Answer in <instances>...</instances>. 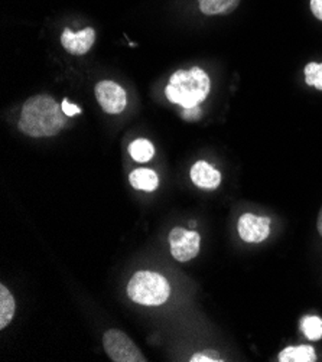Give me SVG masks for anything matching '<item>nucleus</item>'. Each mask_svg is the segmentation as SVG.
Returning <instances> with one entry per match:
<instances>
[{
  "instance_id": "obj_18",
  "label": "nucleus",
  "mask_w": 322,
  "mask_h": 362,
  "mask_svg": "<svg viewBox=\"0 0 322 362\" xmlns=\"http://www.w3.org/2000/svg\"><path fill=\"white\" fill-rule=\"evenodd\" d=\"M201 108L200 105H195V107H190V108H184V113H183V117L187 120V122H197L201 119Z\"/></svg>"
},
{
  "instance_id": "obj_21",
  "label": "nucleus",
  "mask_w": 322,
  "mask_h": 362,
  "mask_svg": "<svg viewBox=\"0 0 322 362\" xmlns=\"http://www.w3.org/2000/svg\"><path fill=\"white\" fill-rule=\"evenodd\" d=\"M316 228H318V233L321 234L322 237V206L319 209V214H318V220H316Z\"/></svg>"
},
{
  "instance_id": "obj_15",
  "label": "nucleus",
  "mask_w": 322,
  "mask_h": 362,
  "mask_svg": "<svg viewBox=\"0 0 322 362\" xmlns=\"http://www.w3.org/2000/svg\"><path fill=\"white\" fill-rule=\"evenodd\" d=\"M301 329L309 341L322 338V319L318 316H305L301 322Z\"/></svg>"
},
{
  "instance_id": "obj_2",
  "label": "nucleus",
  "mask_w": 322,
  "mask_h": 362,
  "mask_svg": "<svg viewBox=\"0 0 322 362\" xmlns=\"http://www.w3.org/2000/svg\"><path fill=\"white\" fill-rule=\"evenodd\" d=\"M209 77L198 66L180 69L171 77L165 94L171 103L190 108L200 105L209 93Z\"/></svg>"
},
{
  "instance_id": "obj_19",
  "label": "nucleus",
  "mask_w": 322,
  "mask_h": 362,
  "mask_svg": "<svg viewBox=\"0 0 322 362\" xmlns=\"http://www.w3.org/2000/svg\"><path fill=\"white\" fill-rule=\"evenodd\" d=\"M61 107H62V112H64L68 117H73V116L81 113V108H80L79 105L73 104V103H69L67 98L62 101Z\"/></svg>"
},
{
  "instance_id": "obj_8",
  "label": "nucleus",
  "mask_w": 322,
  "mask_h": 362,
  "mask_svg": "<svg viewBox=\"0 0 322 362\" xmlns=\"http://www.w3.org/2000/svg\"><path fill=\"white\" fill-rule=\"evenodd\" d=\"M96 42V32L93 28H84L80 32H73L65 28L61 35L62 48L73 55L87 54Z\"/></svg>"
},
{
  "instance_id": "obj_11",
  "label": "nucleus",
  "mask_w": 322,
  "mask_h": 362,
  "mask_svg": "<svg viewBox=\"0 0 322 362\" xmlns=\"http://www.w3.org/2000/svg\"><path fill=\"white\" fill-rule=\"evenodd\" d=\"M200 11L207 16L229 15L240 5V0H198Z\"/></svg>"
},
{
  "instance_id": "obj_3",
  "label": "nucleus",
  "mask_w": 322,
  "mask_h": 362,
  "mask_svg": "<svg viewBox=\"0 0 322 362\" xmlns=\"http://www.w3.org/2000/svg\"><path fill=\"white\" fill-rule=\"evenodd\" d=\"M127 295L139 305L159 306L171 296V286L159 273L137 272L127 284Z\"/></svg>"
},
{
  "instance_id": "obj_1",
  "label": "nucleus",
  "mask_w": 322,
  "mask_h": 362,
  "mask_svg": "<svg viewBox=\"0 0 322 362\" xmlns=\"http://www.w3.org/2000/svg\"><path fill=\"white\" fill-rule=\"evenodd\" d=\"M62 107L50 95L30 97L22 107L19 129L30 137H51L67 123Z\"/></svg>"
},
{
  "instance_id": "obj_9",
  "label": "nucleus",
  "mask_w": 322,
  "mask_h": 362,
  "mask_svg": "<svg viewBox=\"0 0 322 362\" xmlns=\"http://www.w3.org/2000/svg\"><path fill=\"white\" fill-rule=\"evenodd\" d=\"M191 179L201 189H216L222 182V175L209 163L200 160L191 168Z\"/></svg>"
},
{
  "instance_id": "obj_10",
  "label": "nucleus",
  "mask_w": 322,
  "mask_h": 362,
  "mask_svg": "<svg viewBox=\"0 0 322 362\" xmlns=\"http://www.w3.org/2000/svg\"><path fill=\"white\" fill-rule=\"evenodd\" d=\"M130 185L134 189H140V191H146V192H152L158 188L159 185V177L156 175L155 170L152 169H146V168H140V169H134L130 176Z\"/></svg>"
},
{
  "instance_id": "obj_20",
  "label": "nucleus",
  "mask_w": 322,
  "mask_h": 362,
  "mask_svg": "<svg viewBox=\"0 0 322 362\" xmlns=\"http://www.w3.org/2000/svg\"><path fill=\"white\" fill-rule=\"evenodd\" d=\"M311 11L314 16L319 21H322V0H311Z\"/></svg>"
},
{
  "instance_id": "obj_16",
  "label": "nucleus",
  "mask_w": 322,
  "mask_h": 362,
  "mask_svg": "<svg viewBox=\"0 0 322 362\" xmlns=\"http://www.w3.org/2000/svg\"><path fill=\"white\" fill-rule=\"evenodd\" d=\"M305 81L308 86L322 91V62H309L305 66Z\"/></svg>"
},
{
  "instance_id": "obj_5",
  "label": "nucleus",
  "mask_w": 322,
  "mask_h": 362,
  "mask_svg": "<svg viewBox=\"0 0 322 362\" xmlns=\"http://www.w3.org/2000/svg\"><path fill=\"white\" fill-rule=\"evenodd\" d=\"M200 234L184 228H173L169 233L171 255L175 260L185 263L192 260L200 252Z\"/></svg>"
},
{
  "instance_id": "obj_6",
  "label": "nucleus",
  "mask_w": 322,
  "mask_h": 362,
  "mask_svg": "<svg viewBox=\"0 0 322 362\" xmlns=\"http://www.w3.org/2000/svg\"><path fill=\"white\" fill-rule=\"evenodd\" d=\"M96 98L101 105L103 110L109 115H119L122 113L126 104L127 97L126 91L113 81H101L94 88Z\"/></svg>"
},
{
  "instance_id": "obj_17",
  "label": "nucleus",
  "mask_w": 322,
  "mask_h": 362,
  "mask_svg": "<svg viewBox=\"0 0 322 362\" xmlns=\"http://www.w3.org/2000/svg\"><path fill=\"white\" fill-rule=\"evenodd\" d=\"M190 361H191V362H219V361H222V359H220V355H219L217 351H214V349H205V351H201V352L194 354Z\"/></svg>"
},
{
  "instance_id": "obj_4",
  "label": "nucleus",
  "mask_w": 322,
  "mask_h": 362,
  "mask_svg": "<svg viewBox=\"0 0 322 362\" xmlns=\"http://www.w3.org/2000/svg\"><path fill=\"white\" fill-rule=\"evenodd\" d=\"M103 345L105 354L115 362H146L133 341L119 329H110L103 335Z\"/></svg>"
},
{
  "instance_id": "obj_14",
  "label": "nucleus",
  "mask_w": 322,
  "mask_h": 362,
  "mask_svg": "<svg viewBox=\"0 0 322 362\" xmlns=\"http://www.w3.org/2000/svg\"><path fill=\"white\" fill-rule=\"evenodd\" d=\"M129 153L130 156L140 163L149 162L155 155L154 144L146 139H137L129 144Z\"/></svg>"
},
{
  "instance_id": "obj_13",
  "label": "nucleus",
  "mask_w": 322,
  "mask_h": 362,
  "mask_svg": "<svg viewBox=\"0 0 322 362\" xmlns=\"http://www.w3.org/2000/svg\"><path fill=\"white\" fill-rule=\"evenodd\" d=\"M15 299L6 286H0V329H5L15 315Z\"/></svg>"
},
{
  "instance_id": "obj_12",
  "label": "nucleus",
  "mask_w": 322,
  "mask_h": 362,
  "mask_svg": "<svg viewBox=\"0 0 322 362\" xmlns=\"http://www.w3.org/2000/svg\"><path fill=\"white\" fill-rule=\"evenodd\" d=\"M277 361H280V362H314V361H316V354H315V349L309 345L289 346V348H284L279 354Z\"/></svg>"
},
{
  "instance_id": "obj_7",
  "label": "nucleus",
  "mask_w": 322,
  "mask_h": 362,
  "mask_svg": "<svg viewBox=\"0 0 322 362\" xmlns=\"http://www.w3.org/2000/svg\"><path fill=\"white\" fill-rule=\"evenodd\" d=\"M238 235L244 243L258 244L265 241L270 234V220L266 216H258L246 212L240 216L237 224Z\"/></svg>"
}]
</instances>
